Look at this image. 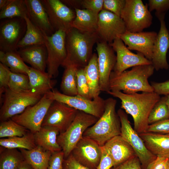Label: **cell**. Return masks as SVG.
I'll list each match as a JSON object with an SVG mask.
<instances>
[{"label": "cell", "mask_w": 169, "mask_h": 169, "mask_svg": "<svg viewBox=\"0 0 169 169\" xmlns=\"http://www.w3.org/2000/svg\"><path fill=\"white\" fill-rule=\"evenodd\" d=\"M61 1L69 8L71 7L74 9L76 8L81 9L80 7L82 8L81 0H63Z\"/></svg>", "instance_id": "obj_51"}, {"label": "cell", "mask_w": 169, "mask_h": 169, "mask_svg": "<svg viewBox=\"0 0 169 169\" xmlns=\"http://www.w3.org/2000/svg\"><path fill=\"white\" fill-rule=\"evenodd\" d=\"M117 101L112 98L105 100L104 113L97 122L87 128L83 136L96 142L103 146L109 140L120 135L121 124L115 107Z\"/></svg>", "instance_id": "obj_4"}, {"label": "cell", "mask_w": 169, "mask_h": 169, "mask_svg": "<svg viewBox=\"0 0 169 169\" xmlns=\"http://www.w3.org/2000/svg\"><path fill=\"white\" fill-rule=\"evenodd\" d=\"M77 110L62 103L54 100L50 106L42 126L56 127L60 133L65 131L74 119Z\"/></svg>", "instance_id": "obj_15"}, {"label": "cell", "mask_w": 169, "mask_h": 169, "mask_svg": "<svg viewBox=\"0 0 169 169\" xmlns=\"http://www.w3.org/2000/svg\"><path fill=\"white\" fill-rule=\"evenodd\" d=\"M96 44L100 90L107 93L110 91V77L116 64V55L109 44L103 42H98Z\"/></svg>", "instance_id": "obj_16"}, {"label": "cell", "mask_w": 169, "mask_h": 169, "mask_svg": "<svg viewBox=\"0 0 169 169\" xmlns=\"http://www.w3.org/2000/svg\"><path fill=\"white\" fill-rule=\"evenodd\" d=\"M98 119L93 115L78 110L70 125L64 132L60 133L57 137V142L63 152L64 159L71 153L83 137L86 130L95 124Z\"/></svg>", "instance_id": "obj_5"}, {"label": "cell", "mask_w": 169, "mask_h": 169, "mask_svg": "<svg viewBox=\"0 0 169 169\" xmlns=\"http://www.w3.org/2000/svg\"><path fill=\"white\" fill-rule=\"evenodd\" d=\"M140 161L136 155H135L125 161L111 169H141Z\"/></svg>", "instance_id": "obj_47"}, {"label": "cell", "mask_w": 169, "mask_h": 169, "mask_svg": "<svg viewBox=\"0 0 169 169\" xmlns=\"http://www.w3.org/2000/svg\"><path fill=\"white\" fill-rule=\"evenodd\" d=\"M54 100L64 103L78 110L81 111L100 118L104 112L105 100L100 96L92 100H90L78 95L75 96L66 95L53 89L46 93Z\"/></svg>", "instance_id": "obj_9"}, {"label": "cell", "mask_w": 169, "mask_h": 169, "mask_svg": "<svg viewBox=\"0 0 169 169\" xmlns=\"http://www.w3.org/2000/svg\"><path fill=\"white\" fill-rule=\"evenodd\" d=\"M11 0H0V10L4 8L10 2Z\"/></svg>", "instance_id": "obj_53"}, {"label": "cell", "mask_w": 169, "mask_h": 169, "mask_svg": "<svg viewBox=\"0 0 169 169\" xmlns=\"http://www.w3.org/2000/svg\"><path fill=\"white\" fill-rule=\"evenodd\" d=\"M24 18L26 23V30L24 36L18 45V49L31 46L45 44L43 32L27 17Z\"/></svg>", "instance_id": "obj_31"}, {"label": "cell", "mask_w": 169, "mask_h": 169, "mask_svg": "<svg viewBox=\"0 0 169 169\" xmlns=\"http://www.w3.org/2000/svg\"><path fill=\"white\" fill-rule=\"evenodd\" d=\"M146 132L169 134V121L166 120L149 125Z\"/></svg>", "instance_id": "obj_44"}, {"label": "cell", "mask_w": 169, "mask_h": 169, "mask_svg": "<svg viewBox=\"0 0 169 169\" xmlns=\"http://www.w3.org/2000/svg\"><path fill=\"white\" fill-rule=\"evenodd\" d=\"M169 157L157 156L149 163L145 169H169Z\"/></svg>", "instance_id": "obj_46"}, {"label": "cell", "mask_w": 169, "mask_h": 169, "mask_svg": "<svg viewBox=\"0 0 169 169\" xmlns=\"http://www.w3.org/2000/svg\"><path fill=\"white\" fill-rule=\"evenodd\" d=\"M112 158L114 166L125 161L136 155L131 146L120 135L114 137L103 146Z\"/></svg>", "instance_id": "obj_22"}, {"label": "cell", "mask_w": 169, "mask_h": 169, "mask_svg": "<svg viewBox=\"0 0 169 169\" xmlns=\"http://www.w3.org/2000/svg\"><path fill=\"white\" fill-rule=\"evenodd\" d=\"M67 57L62 66L72 64L78 68H84L93 54V48L99 41L96 33L80 32L71 28L66 32Z\"/></svg>", "instance_id": "obj_3"}, {"label": "cell", "mask_w": 169, "mask_h": 169, "mask_svg": "<svg viewBox=\"0 0 169 169\" xmlns=\"http://www.w3.org/2000/svg\"><path fill=\"white\" fill-rule=\"evenodd\" d=\"M75 17L71 28L83 33H96L98 14L84 9L75 8Z\"/></svg>", "instance_id": "obj_26"}, {"label": "cell", "mask_w": 169, "mask_h": 169, "mask_svg": "<svg viewBox=\"0 0 169 169\" xmlns=\"http://www.w3.org/2000/svg\"><path fill=\"white\" fill-rule=\"evenodd\" d=\"M0 63L13 73L27 75L30 67L25 63L17 51H0Z\"/></svg>", "instance_id": "obj_30"}, {"label": "cell", "mask_w": 169, "mask_h": 169, "mask_svg": "<svg viewBox=\"0 0 169 169\" xmlns=\"http://www.w3.org/2000/svg\"><path fill=\"white\" fill-rule=\"evenodd\" d=\"M166 103L169 109V94L166 95Z\"/></svg>", "instance_id": "obj_54"}, {"label": "cell", "mask_w": 169, "mask_h": 169, "mask_svg": "<svg viewBox=\"0 0 169 169\" xmlns=\"http://www.w3.org/2000/svg\"><path fill=\"white\" fill-rule=\"evenodd\" d=\"M76 83L78 95L92 100L90 97L84 68H78L76 72Z\"/></svg>", "instance_id": "obj_39"}, {"label": "cell", "mask_w": 169, "mask_h": 169, "mask_svg": "<svg viewBox=\"0 0 169 169\" xmlns=\"http://www.w3.org/2000/svg\"><path fill=\"white\" fill-rule=\"evenodd\" d=\"M125 3L126 0H104L103 9L120 17Z\"/></svg>", "instance_id": "obj_41"}, {"label": "cell", "mask_w": 169, "mask_h": 169, "mask_svg": "<svg viewBox=\"0 0 169 169\" xmlns=\"http://www.w3.org/2000/svg\"><path fill=\"white\" fill-rule=\"evenodd\" d=\"M148 5L150 12L155 10V14L158 18L165 15L169 9V0H149Z\"/></svg>", "instance_id": "obj_40"}, {"label": "cell", "mask_w": 169, "mask_h": 169, "mask_svg": "<svg viewBox=\"0 0 169 169\" xmlns=\"http://www.w3.org/2000/svg\"><path fill=\"white\" fill-rule=\"evenodd\" d=\"M157 33L156 32L132 33L126 31L119 37L130 50H135L143 54L151 61L154 44Z\"/></svg>", "instance_id": "obj_19"}, {"label": "cell", "mask_w": 169, "mask_h": 169, "mask_svg": "<svg viewBox=\"0 0 169 169\" xmlns=\"http://www.w3.org/2000/svg\"><path fill=\"white\" fill-rule=\"evenodd\" d=\"M10 70L6 66L0 63V96L3 95L6 89L8 88Z\"/></svg>", "instance_id": "obj_42"}, {"label": "cell", "mask_w": 169, "mask_h": 169, "mask_svg": "<svg viewBox=\"0 0 169 169\" xmlns=\"http://www.w3.org/2000/svg\"><path fill=\"white\" fill-rule=\"evenodd\" d=\"M8 88L16 92L26 91L31 90L28 75L13 73L10 71Z\"/></svg>", "instance_id": "obj_38"}, {"label": "cell", "mask_w": 169, "mask_h": 169, "mask_svg": "<svg viewBox=\"0 0 169 169\" xmlns=\"http://www.w3.org/2000/svg\"><path fill=\"white\" fill-rule=\"evenodd\" d=\"M103 2L104 0H82V8L98 14L103 10Z\"/></svg>", "instance_id": "obj_45"}, {"label": "cell", "mask_w": 169, "mask_h": 169, "mask_svg": "<svg viewBox=\"0 0 169 169\" xmlns=\"http://www.w3.org/2000/svg\"><path fill=\"white\" fill-rule=\"evenodd\" d=\"M107 93L120 100L121 108L132 116L136 132L138 134L146 132L149 125V115L160 100V95L154 92L126 94L121 91L111 90Z\"/></svg>", "instance_id": "obj_1"}, {"label": "cell", "mask_w": 169, "mask_h": 169, "mask_svg": "<svg viewBox=\"0 0 169 169\" xmlns=\"http://www.w3.org/2000/svg\"><path fill=\"white\" fill-rule=\"evenodd\" d=\"M120 17L126 31L132 33L142 32L150 27L153 18L148 5L141 0H126Z\"/></svg>", "instance_id": "obj_7"}, {"label": "cell", "mask_w": 169, "mask_h": 169, "mask_svg": "<svg viewBox=\"0 0 169 169\" xmlns=\"http://www.w3.org/2000/svg\"><path fill=\"white\" fill-rule=\"evenodd\" d=\"M110 44L116 54V62L113 71L116 73H121L137 66L152 64L151 61L141 53L131 52L119 37Z\"/></svg>", "instance_id": "obj_17"}, {"label": "cell", "mask_w": 169, "mask_h": 169, "mask_svg": "<svg viewBox=\"0 0 169 169\" xmlns=\"http://www.w3.org/2000/svg\"><path fill=\"white\" fill-rule=\"evenodd\" d=\"M63 165L64 169H92L79 163L71 154L64 159Z\"/></svg>", "instance_id": "obj_49"}, {"label": "cell", "mask_w": 169, "mask_h": 169, "mask_svg": "<svg viewBox=\"0 0 169 169\" xmlns=\"http://www.w3.org/2000/svg\"><path fill=\"white\" fill-rule=\"evenodd\" d=\"M165 17L162 16L158 18L160 22V28L154 44L151 60L152 64L156 71L169 68L166 59L169 48V32L164 21Z\"/></svg>", "instance_id": "obj_20"}, {"label": "cell", "mask_w": 169, "mask_h": 169, "mask_svg": "<svg viewBox=\"0 0 169 169\" xmlns=\"http://www.w3.org/2000/svg\"><path fill=\"white\" fill-rule=\"evenodd\" d=\"M139 134L147 148L153 154L169 157V134L145 132Z\"/></svg>", "instance_id": "obj_24"}, {"label": "cell", "mask_w": 169, "mask_h": 169, "mask_svg": "<svg viewBox=\"0 0 169 169\" xmlns=\"http://www.w3.org/2000/svg\"><path fill=\"white\" fill-rule=\"evenodd\" d=\"M54 101L46 93L36 104L28 107L23 112L11 119L34 134L41 128L48 110Z\"/></svg>", "instance_id": "obj_10"}, {"label": "cell", "mask_w": 169, "mask_h": 169, "mask_svg": "<svg viewBox=\"0 0 169 169\" xmlns=\"http://www.w3.org/2000/svg\"><path fill=\"white\" fill-rule=\"evenodd\" d=\"M65 69L60 84V90L63 94L69 96L78 95L76 83V72L78 69L76 66L68 65Z\"/></svg>", "instance_id": "obj_34"}, {"label": "cell", "mask_w": 169, "mask_h": 169, "mask_svg": "<svg viewBox=\"0 0 169 169\" xmlns=\"http://www.w3.org/2000/svg\"><path fill=\"white\" fill-rule=\"evenodd\" d=\"M43 33L47 52V72L51 78H56L59 74V67L62 66L67 57L66 33L59 30L51 36Z\"/></svg>", "instance_id": "obj_8"}, {"label": "cell", "mask_w": 169, "mask_h": 169, "mask_svg": "<svg viewBox=\"0 0 169 169\" xmlns=\"http://www.w3.org/2000/svg\"><path fill=\"white\" fill-rule=\"evenodd\" d=\"M117 113L120 122V136L133 149L145 169L148 164L155 159L157 156L147 148L139 134L132 127L124 111L122 109H119Z\"/></svg>", "instance_id": "obj_11"}, {"label": "cell", "mask_w": 169, "mask_h": 169, "mask_svg": "<svg viewBox=\"0 0 169 169\" xmlns=\"http://www.w3.org/2000/svg\"><path fill=\"white\" fill-rule=\"evenodd\" d=\"M28 10V17L31 22L48 36L55 32L47 13L40 0H25Z\"/></svg>", "instance_id": "obj_21"}, {"label": "cell", "mask_w": 169, "mask_h": 169, "mask_svg": "<svg viewBox=\"0 0 169 169\" xmlns=\"http://www.w3.org/2000/svg\"><path fill=\"white\" fill-rule=\"evenodd\" d=\"M0 145L6 148L28 150L32 149L37 146L34 134L30 131L22 136L1 138Z\"/></svg>", "instance_id": "obj_32"}, {"label": "cell", "mask_w": 169, "mask_h": 169, "mask_svg": "<svg viewBox=\"0 0 169 169\" xmlns=\"http://www.w3.org/2000/svg\"><path fill=\"white\" fill-rule=\"evenodd\" d=\"M64 156L63 151L52 153L48 169H64L63 165Z\"/></svg>", "instance_id": "obj_43"}, {"label": "cell", "mask_w": 169, "mask_h": 169, "mask_svg": "<svg viewBox=\"0 0 169 169\" xmlns=\"http://www.w3.org/2000/svg\"><path fill=\"white\" fill-rule=\"evenodd\" d=\"M169 119V109L166 103V96L161 98L151 112L148 119L149 125Z\"/></svg>", "instance_id": "obj_37"}, {"label": "cell", "mask_w": 169, "mask_h": 169, "mask_svg": "<svg viewBox=\"0 0 169 169\" xmlns=\"http://www.w3.org/2000/svg\"><path fill=\"white\" fill-rule=\"evenodd\" d=\"M41 1L55 31L62 30L66 32L71 28L72 23L76 16L74 10L67 6L61 0Z\"/></svg>", "instance_id": "obj_13"}, {"label": "cell", "mask_w": 169, "mask_h": 169, "mask_svg": "<svg viewBox=\"0 0 169 169\" xmlns=\"http://www.w3.org/2000/svg\"><path fill=\"white\" fill-rule=\"evenodd\" d=\"M28 75L30 89L42 95L53 89L56 81L52 79L47 72L30 68Z\"/></svg>", "instance_id": "obj_27"}, {"label": "cell", "mask_w": 169, "mask_h": 169, "mask_svg": "<svg viewBox=\"0 0 169 169\" xmlns=\"http://www.w3.org/2000/svg\"><path fill=\"white\" fill-rule=\"evenodd\" d=\"M59 133V130L56 127L42 126L39 131L33 134L36 144L52 153L62 151L57 141Z\"/></svg>", "instance_id": "obj_25"}, {"label": "cell", "mask_w": 169, "mask_h": 169, "mask_svg": "<svg viewBox=\"0 0 169 169\" xmlns=\"http://www.w3.org/2000/svg\"><path fill=\"white\" fill-rule=\"evenodd\" d=\"M43 96L31 90L16 92L7 88L2 96L3 104L0 110L1 122L22 113L28 107L36 104Z\"/></svg>", "instance_id": "obj_6"}, {"label": "cell", "mask_w": 169, "mask_h": 169, "mask_svg": "<svg viewBox=\"0 0 169 169\" xmlns=\"http://www.w3.org/2000/svg\"><path fill=\"white\" fill-rule=\"evenodd\" d=\"M167 120L169 121V119H167Z\"/></svg>", "instance_id": "obj_55"}, {"label": "cell", "mask_w": 169, "mask_h": 169, "mask_svg": "<svg viewBox=\"0 0 169 169\" xmlns=\"http://www.w3.org/2000/svg\"><path fill=\"white\" fill-rule=\"evenodd\" d=\"M24 18H15L1 20L0 23V51H17L18 45L26 30Z\"/></svg>", "instance_id": "obj_12"}, {"label": "cell", "mask_w": 169, "mask_h": 169, "mask_svg": "<svg viewBox=\"0 0 169 169\" xmlns=\"http://www.w3.org/2000/svg\"><path fill=\"white\" fill-rule=\"evenodd\" d=\"M24 160L33 169H48L52 153L41 147L37 146L32 149H18Z\"/></svg>", "instance_id": "obj_28"}, {"label": "cell", "mask_w": 169, "mask_h": 169, "mask_svg": "<svg viewBox=\"0 0 169 169\" xmlns=\"http://www.w3.org/2000/svg\"><path fill=\"white\" fill-rule=\"evenodd\" d=\"M126 31L124 23L120 17L103 9L98 14L96 32L98 42L110 44Z\"/></svg>", "instance_id": "obj_14"}, {"label": "cell", "mask_w": 169, "mask_h": 169, "mask_svg": "<svg viewBox=\"0 0 169 169\" xmlns=\"http://www.w3.org/2000/svg\"><path fill=\"white\" fill-rule=\"evenodd\" d=\"M114 166V162L111 156L104 147L102 146L101 155L96 169H111Z\"/></svg>", "instance_id": "obj_48"}, {"label": "cell", "mask_w": 169, "mask_h": 169, "mask_svg": "<svg viewBox=\"0 0 169 169\" xmlns=\"http://www.w3.org/2000/svg\"><path fill=\"white\" fill-rule=\"evenodd\" d=\"M0 169H16L25 160L22 154L17 149L0 147Z\"/></svg>", "instance_id": "obj_33"}, {"label": "cell", "mask_w": 169, "mask_h": 169, "mask_svg": "<svg viewBox=\"0 0 169 169\" xmlns=\"http://www.w3.org/2000/svg\"><path fill=\"white\" fill-rule=\"evenodd\" d=\"M16 169H33L32 166L25 160L23 161Z\"/></svg>", "instance_id": "obj_52"}, {"label": "cell", "mask_w": 169, "mask_h": 169, "mask_svg": "<svg viewBox=\"0 0 169 169\" xmlns=\"http://www.w3.org/2000/svg\"><path fill=\"white\" fill-rule=\"evenodd\" d=\"M29 131L28 130L11 119L1 121L0 124L1 138L22 136Z\"/></svg>", "instance_id": "obj_36"}, {"label": "cell", "mask_w": 169, "mask_h": 169, "mask_svg": "<svg viewBox=\"0 0 169 169\" xmlns=\"http://www.w3.org/2000/svg\"><path fill=\"white\" fill-rule=\"evenodd\" d=\"M28 10L25 0H11L0 10V19L28 17Z\"/></svg>", "instance_id": "obj_35"}, {"label": "cell", "mask_w": 169, "mask_h": 169, "mask_svg": "<svg viewBox=\"0 0 169 169\" xmlns=\"http://www.w3.org/2000/svg\"><path fill=\"white\" fill-rule=\"evenodd\" d=\"M18 52L23 61L29 64L31 67L45 72L47 67V52L45 44L19 49Z\"/></svg>", "instance_id": "obj_23"}, {"label": "cell", "mask_w": 169, "mask_h": 169, "mask_svg": "<svg viewBox=\"0 0 169 169\" xmlns=\"http://www.w3.org/2000/svg\"><path fill=\"white\" fill-rule=\"evenodd\" d=\"M155 70L152 64H149L136 66L130 70L120 73L113 71L110 77V90L122 91L126 94L139 91L154 92L148 79L153 75Z\"/></svg>", "instance_id": "obj_2"}, {"label": "cell", "mask_w": 169, "mask_h": 169, "mask_svg": "<svg viewBox=\"0 0 169 169\" xmlns=\"http://www.w3.org/2000/svg\"><path fill=\"white\" fill-rule=\"evenodd\" d=\"M101 153L102 146L93 140L83 136L71 154L82 165L90 169H96Z\"/></svg>", "instance_id": "obj_18"}, {"label": "cell", "mask_w": 169, "mask_h": 169, "mask_svg": "<svg viewBox=\"0 0 169 169\" xmlns=\"http://www.w3.org/2000/svg\"><path fill=\"white\" fill-rule=\"evenodd\" d=\"M151 84L154 92L159 95L169 94V79L161 82H151Z\"/></svg>", "instance_id": "obj_50"}, {"label": "cell", "mask_w": 169, "mask_h": 169, "mask_svg": "<svg viewBox=\"0 0 169 169\" xmlns=\"http://www.w3.org/2000/svg\"></svg>", "instance_id": "obj_56"}, {"label": "cell", "mask_w": 169, "mask_h": 169, "mask_svg": "<svg viewBox=\"0 0 169 169\" xmlns=\"http://www.w3.org/2000/svg\"><path fill=\"white\" fill-rule=\"evenodd\" d=\"M84 69L90 95L91 98L93 99L99 96L101 92L97 54H93L89 62Z\"/></svg>", "instance_id": "obj_29"}]
</instances>
